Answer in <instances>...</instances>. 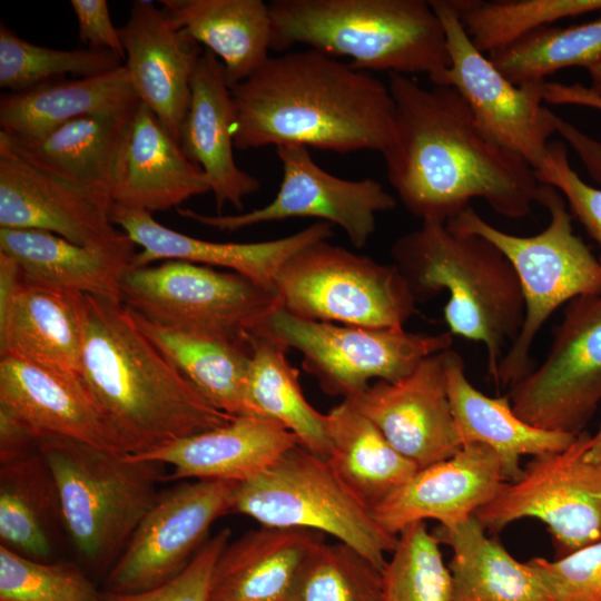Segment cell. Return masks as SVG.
Segmentation results:
<instances>
[{
  "mask_svg": "<svg viewBox=\"0 0 601 601\" xmlns=\"http://www.w3.org/2000/svg\"><path fill=\"white\" fill-rule=\"evenodd\" d=\"M387 86L394 129L382 154L387 179L410 213L446 224L474 198L511 219L531 213L540 186L535 170L481 129L454 88H424L400 73H388Z\"/></svg>",
  "mask_w": 601,
  "mask_h": 601,
  "instance_id": "6da1fadb",
  "label": "cell"
},
{
  "mask_svg": "<svg viewBox=\"0 0 601 601\" xmlns=\"http://www.w3.org/2000/svg\"><path fill=\"white\" fill-rule=\"evenodd\" d=\"M230 91L239 150L300 145L383 152L392 140L395 106L387 83L315 49L269 57Z\"/></svg>",
  "mask_w": 601,
  "mask_h": 601,
  "instance_id": "7a4b0ae2",
  "label": "cell"
},
{
  "mask_svg": "<svg viewBox=\"0 0 601 601\" xmlns=\"http://www.w3.org/2000/svg\"><path fill=\"white\" fill-rule=\"evenodd\" d=\"M80 378L128 454L224 425L236 416L208 403L145 336L125 305L81 294Z\"/></svg>",
  "mask_w": 601,
  "mask_h": 601,
  "instance_id": "3957f363",
  "label": "cell"
},
{
  "mask_svg": "<svg viewBox=\"0 0 601 601\" xmlns=\"http://www.w3.org/2000/svg\"><path fill=\"white\" fill-rule=\"evenodd\" d=\"M391 254L416 302L449 292V332L484 345L494 381L504 347L516 338L524 319L521 285L503 253L481 236L422 221L393 243Z\"/></svg>",
  "mask_w": 601,
  "mask_h": 601,
  "instance_id": "277c9868",
  "label": "cell"
},
{
  "mask_svg": "<svg viewBox=\"0 0 601 601\" xmlns=\"http://www.w3.org/2000/svg\"><path fill=\"white\" fill-rule=\"evenodd\" d=\"M272 49L304 45L347 57L364 71L412 76L432 83L450 67L443 24L424 0H274Z\"/></svg>",
  "mask_w": 601,
  "mask_h": 601,
  "instance_id": "5b68a950",
  "label": "cell"
},
{
  "mask_svg": "<svg viewBox=\"0 0 601 601\" xmlns=\"http://www.w3.org/2000/svg\"><path fill=\"white\" fill-rule=\"evenodd\" d=\"M60 499L65 531L95 570H110L165 480V465L63 439H39Z\"/></svg>",
  "mask_w": 601,
  "mask_h": 601,
  "instance_id": "8992f818",
  "label": "cell"
},
{
  "mask_svg": "<svg viewBox=\"0 0 601 601\" xmlns=\"http://www.w3.org/2000/svg\"><path fill=\"white\" fill-rule=\"evenodd\" d=\"M536 203L550 215L546 227L531 236L505 233L482 218L471 206L446 225L491 242L511 263L519 278L524 319L508 347L494 383L512 386L530 372V349L548 318L563 304L601 293V260L574 234L572 215L562 194L540 184Z\"/></svg>",
  "mask_w": 601,
  "mask_h": 601,
  "instance_id": "52a82bcc",
  "label": "cell"
},
{
  "mask_svg": "<svg viewBox=\"0 0 601 601\" xmlns=\"http://www.w3.org/2000/svg\"><path fill=\"white\" fill-rule=\"evenodd\" d=\"M230 513L247 515L265 526L332 535L381 570L386 553H392L397 542V536L377 524L372 511L329 462L300 445L258 476L238 483Z\"/></svg>",
  "mask_w": 601,
  "mask_h": 601,
  "instance_id": "ba28073f",
  "label": "cell"
},
{
  "mask_svg": "<svg viewBox=\"0 0 601 601\" xmlns=\"http://www.w3.org/2000/svg\"><path fill=\"white\" fill-rule=\"evenodd\" d=\"M279 305L312 321L402 328L416 300L395 264L316 242L294 255L275 282Z\"/></svg>",
  "mask_w": 601,
  "mask_h": 601,
  "instance_id": "9c48e42d",
  "label": "cell"
},
{
  "mask_svg": "<svg viewBox=\"0 0 601 601\" xmlns=\"http://www.w3.org/2000/svg\"><path fill=\"white\" fill-rule=\"evenodd\" d=\"M120 300L156 324L229 337L245 336L280 306L275 292L240 274L179 259L127 268Z\"/></svg>",
  "mask_w": 601,
  "mask_h": 601,
  "instance_id": "30bf717a",
  "label": "cell"
},
{
  "mask_svg": "<svg viewBox=\"0 0 601 601\" xmlns=\"http://www.w3.org/2000/svg\"><path fill=\"white\" fill-rule=\"evenodd\" d=\"M287 348L303 355V368L329 395L348 398L371 380L396 382L426 357L451 348L453 335L412 333L402 328H367L312 321L280 306L258 325Z\"/></svg>",
  "mask_w": 601,
  "mask_h": 601,
  "instance_id": "8fae6325",
  "label": "cell"
},
{
  "mask_svg": "<svg viewBox=\"0 0 601 601\" xmlns=\"http://www.w3.org/2000/svg\"><path fill=\"white\" fill-rule=\"evenodd\" d=\"M591 435L584 431L564 450L536 456L514 481L473 516L492 532L521 519L548 528L558 558L601 539V463L585 459Z\"/></svg>",
  "mask_w": 601,
  "mask_h": 601,
  "instance_id": "7c38bea8",
  "label": "cell"
},
{
  "mask_svg": "<svg viewBox=\"0 0 601 601\" xmlns=\"http://www.w3.org/2000/svg\"><path fill=\"white\" fill-rule=\"evenodd\" d=\"M509 396L515 414L532 426L583 431L601 403V293L566 304L546 357Z\"/></svg>",
  "mask_w": 601,
  "mask_h": 601,
  "instance_id": "4fadbf2b",
  "label": "cell"
},
{
  "mask_svg": "<svg viewBox=\"0 0 601 601\" xmlns=\"http://www.w3.org/2000/svg\"><path fill=\"white\" fill-rule=\"evenodd\" d=\"M446 35L450 67L433 82L454 88L481 129L525 159L534 170L544 162L556 115L543 106V83L515 86L475 48L451 0H431Z\"/></svg>",
  "mask_w": 601,
  "mask_h": 601,
  "instance_id": "5bb4252c",
  "label": "cell"
},
{
  "mask_svg": "<svg viewBox=\"0 0 601 601\" xmlns=\"http://www.w3.org/2000/svg\"><path fill=\"white\" fill-rule=\"evenodd\" d=\"M237 484L196 480L159 492L108 571L105 590L141 592L178 575L208 540L213 523L230 513Z\"/></svg>",
  "mask_w": 601,
  "mask_h": 601,
  "instance_id": "9a60e30c",
  "label": "cell"
},
{
  "mask_svg": "<svg viewBox=\"0 0 601 601\" xmlns=\"http://www.w3.org/2000/svg\"><path fill=\"white\" fill-rule=\"evenodd\" d=\"M275 150L282 167V180L275 198L266 206L236 215H205L179 207L177 213L225 231L260 223L312 217L339 226L351 244L361 249L375 230L376 215L396 207V197L380 181L336 177L319 167L305 146L284 145Z\"/></svg>",
  "mask_w": 601,
  "mask_h": 601,
  "instance_id": "2e32d148",
  "label": "cell"
},
{
  "mask_svg": "<svg viewBox=\"0 0 601 601\" xmlns=\"http://www.w3.org/2000/svg\"><path fill=\"white\" fill-rule=\"evenodd\" d=\"M345 400L418 470L463 446L447 392L445 351L426 357L400 381H376Z\"/></svg>",
  "mask_w": 601,
  "mask_h": 601,
  "instance_id": "e0dca14e",
  "label": "cell"
},
{
  "mask_svg": "<svg viewBox=\"0 0 601 601\" xmlns=\"http://www.w3.org/2000/svg\"><path fill=\"white\" fill-rule=\"evenodd\" d=\"M112 205L0 145V228L46 230L77 245L105 246L124 233L111 221Z\"/></svg>",
  "mask_w": 601,
  "mask_h": 601,
  "instance_id": "ac0fdd59",
  "label": "cell"
},
{
  "mask_svg": "<svg viewBox=\"0 0 601 601\" xmlns=\"http://www.w3.org/2000/svg\"><path fill=\"white\" fill-rule=\"evenodd\" d=\"M0 410L37 440H72L128 454L118 432L79 377L0 357Z\"/></svg>",
  "mask_w": 601,
  "mask_h": 601,
  "instance_id": "d6986e66",
  "label": "cell"
},
{
  "mask_svg": "<svg viewBox=\"0 0 601 601\" xmlns=\"http://www.w3.org/2000/svg\"><path fill=\"white\" fill-rule=\"evenodd\" d=\"M504 482L500 456L486 445L470 443L452 457L417 470L372 514L394 536L425 520L452 526L487 504Z\"/></svg>",
  "mask_w": 601,
  "mask_h": 601,
  "instance_id": "ffe728a7",
  "label": "cell"
},
{
  "mask_svg": "<svg viewBox=\"0 0 601 601\" xmlns=\"http://www.w3.org/2000/svg\"><path fill=\"white\" fill-rule=\"evenodd\" d=\"M118 31L126 52L124 66L139 101L179 144L191 77L203 53L198 42L176 27L164 7L150 1H132Z\"/></svg>",
  "mask_w": 601,
  "mask_h": 601,
  "instance_id": "44dd1931",
  "label": "cell"
},
{
  "mask_svg": "<svg viewBox=\"0 0 601 601\" xmlns=\"http://www.w3.org/2000/svg\"><path fill=\"white\" fill-rule=\"evenodd\" d=\"M110 218L115 226H119L141 247L134 257V267L147 266L161 259L218 266L240 274L272 292H275L278 273L294 255L332 236V224L318 220L293 235L273 240L217 243L178 233L159 224L150 213L117 204L111 207Z\"/></svg>",
  "mask_w": 601,
  "mask_h": 601,
  "instance_id": "7402d4cb",
  "label": "cell"
},
{
  "mask_svg": "<svg viewBox=\"0 0 601 601\" xmlns=\"http://www.w3.org/2000/svg\"><path fill=\"white\" fill-rule=\"evenodd\" d=\"M299 445L280 423L264 416H236L215 428L178 439L132 457L169 465L166 480H252Z\"/></svg>",
  "mask_w": 601,
  "mask_h": 601,
  "instance_id": "603a6c76",
  "label": "cell"
},
{
  "mask_svg": "<svg viewBox=\"0 0 601 601\" xmlns=\"http://www.w3.org/2000/svg\"><path fill=\"white\" fill-rule=\"evenodd\" d=\"M235 110L221 61L205 49L190 81V100L180 129L179 146L210 183L216 207L243 208V199L256 193L260 181L240 169L234 159Z\"/></svg>",
  "mask_w": 601,
  "mask_h": 601,
  "instance_id": "cb8c5ba5",
  "label": "cell"
},
{
  "mask_svg": "<svg viewBox=\"0 0 601 601\" xmlns=\"http://www.w3.org/2000/svg\"><path fill=\"white\" fill-rule=\"evenodd\" d=\"M135 245L125 233L111 244L89 247L46 230L0 228V253L16 262L22 282L119 302Z\"/></svg>",
  "mask_w": 601,
  "mask_h": 601,
  "instance_id": "d4e9b609",
  "label": "cell"
},
{
  "mask_svg": "<svg viewBox=\"0 0 601 601\" xmlns=\"http://www.w3.org/2000/svg\"><path fill=\"white\" fill-rule=\"evenodd\" d=\"M137 105L73 119L37 140H18L0 131V145L35 166L112 201Z\"/></svg>",
  "mask_w": 601,
  "mask_h": 601,
  "instance_id": "484cf974",
  "label": "cell"
},
{
  "mask_svg": "<svg viewBox=\"0 0 601 601\" xmlns=\"http://www.w3.org/2000/svg\"><path fill=\"white\" fill-rule=\"evenodd\" d=\"M211 191L204 170L181 150L156 115L138 102L126 141L114 204L165 211Z\"/></svg>",
  "mask_w": 601,
  "mask_h": 601,
  "instance_id": "4316f807",
  "label": "cell"
},
{
  "mask_svg": "<svg viewBox=\"0 0 601 601\" xmlns=\"http://www.w3.org/2000/svg\"><path fill=\"white\" fill-rule=\"evenodd\" d=\"M19 280L0 304V357H13L80 378L79 297Z\"/></svg>",
  "mask_w": 601,
  "mask_h": 601,
  "instance_id": "83f0119b",
  "label": "cell"
},
{
  "mask_svg": "<svg viewBox=\"0 0 601 601\" xmlns=\"http://www.w3.org/2000/svg\"><path fill=\"white\" fill-rule=\"evenodd\" d=\"M321 533L262 525L219 555L211 577L209 601H288L294 582Z\"/></svg>",
  "mask_w": 601,
  "mask_h": 601,
  "instance_id": "f1b7e54d",
  "label": "cell"
},
{
  "mask_svg": "<svg viewBox=\"0 0 601 601\" xmlns=\"http://www.w3.org/2000/svg\"><path fill=\"white\" fill-rule=\"evenodd\" d=\"M445 375L462 445L480 443L492 449L506 481L522 474V455L562 451L577 436L532 426L515 414L509 395L491 397L479 391L465 374L463 358L451 348L445 351Z\"/></svg>",
  "mask_w": 601,
  "mask_h": 601,
  "instance_id": "f546056e",
  "label": "cell"
},
{
  "mask_svg": "<svg viewBox=\"0 0 601 601\" xmlns=\"http://www.w3.org/2000/svg\"><path fill=\"white\" fill-rule=\"evenodd\" d=\"M126 308L137 327L208 403L231 416H257L247 391L252 349L246 333L229 337L170 328Z\"/></svg>",
  "mask_w": 601,
  "mask_h": 601,
  "instance_id": "4dcf8cb0",
  "label": "cell"
},
{
  "mask_svg": "<svg viewBox=\"0 0 601 601\" xmlns=\"http://www.w3.org/2000/svg\"><path fill=\"white\" fill-rule=\"evenodd\" d=\"M138 102L125 66L98 76L57 78L2 93L0 131L18 140H37L73 119Z\"/></svg>",
  "mask_w": 601,
  "mask_h": 601,
  "instance_id": "1f68e13d",
  "label": "cell"
},
{
  "mask_svg": "<svg viewBox=\"0 0 601 601\" xmlns=\"http://www.w3.org/2000/svg\"><path fill=\"white\" fill-rule=\"evenodd\" d=\"M179 29L221 60L229 88L253 76L269 58L272 17L262 0L160 1Z\"/></svg>",
  "mask_w": 601,
  "mask_h": 601,
  "instance_id": "d6a6232c",
  "label": "cell"
},
{
  "mask_svg": "<svg viewBox=\"0 0 601 601\" xmlns=\"http://www.w3.org/2000/svg\"><path fill=\"white\" fill-rule=\"evenodd\" d=\"M434 535L452 550V601H552L539 573L513 558L472 515Z\"/></svg>",
  "mask_w": 601,
  "mask_h": 601,
  "instance_id": "836d02e7",
  "label": "cell"
},
{
  "mask_svg": "<svg viewBox=\"0 0 601 601\" xmlns=\"http://www.w3.org/2000/svg\"><path fill=\"white\" fill-rule=\"evenodd\" d=\"M325 422L327 461L371 511L418 470L348 401L332 407Z\"/></svg>",
  "mask_w": 601,
  "mask_h": 601,
  "instance_id": "e575fe53",
  "label": "cell"
},
{
  "mask_svg": "<svg viewBox=\"0 0 601 601\" xmlns=\"http://www.w3.org/2000/svg\"><path fill=\"white\" fill-rule=\"evenodd\" d=\"M63 525L52 473L38 451L0 465V540L24 556L47 561Z\"/></svg>",
  "mask_w": 601,
  "mask_h": 601,
  "instance_id": "d590c367",
  "label": "cell"
},
{
  "mask_svg": "<svg viewBox=\"0 0 601 601\" xmlns=\"http://www.w3.org/2000/svg\"><path fill=\"white\" fill-rule=\"evenodd\" d=\"M246 337L252 349L247 391L256 415L277 421L300 446L327 460L325 414L305 398L299 372L286 357L288 348L259 328L246 332Z\"/></svg>",
  "mask_w": 601,
  "mask_h": 601,
  "instance_id": "8d00e7d4",
  "label": "cell"
},
{
  "mask_svg": "<svg viewBox=\"0 0 601 601\" xmlns=\"http://www.w3.org/2000/svg\"><path fill=\"white\" fill-rule=\"evenodd\" d=\"M487 58L515 86L538 85L558 70L601 61V18L570 27L545 26Z\"/></svg>",
  "mask_w": 601,
  "mask_h": 601,
  "instance_id": "74e56055",
  "label": "cell"
},
{
  "mask_svg": "<svg viewBox=\"0 0 601 601\" xmlns=\"http://www.w3.org/2000/svg\"><path fill=\"white\" fill-rule=\"evenodd\" d=\"M466 35L482 53L569 17L601 11V0H451Z\"/></svg>",
  "mask_w": 601,
  "mask_h": 601,
  "instance_id": "f35d334b",
  "label": "cell"
},
{
  "mask_svg": "<svg viewBox=\"0 0 601 601\" xmlns=\"http://www.w3.org/2000/svg\"><path fill=\"white\" fill-rule=\"evenodd\" d=\"M122 59L98 49L60 50L31 43L0 23V87L17 92L70 75L98 76L115 70Z\"/></svg>",
  "mask_w": 601,
  "mask_h": 601,
  "instance_id": "ab89813d",
  "label": "cell"
},
{
  "mask_svg": "<svg viewBox=\"0 0 601 601\" xmlns=\"http://www.w3.org/2000/svg\"><path fill=\"white\" fill-rule=\"evenodd\" d=\"M382 571L351 545L323 541L303 564L288 601H381Z\"/></svg>",
  "mask_w": 601,
  "mask_h": 601,
  "instance_id": "60d3db41",
  "label": "cell"
},
{
  "mask_svg": "<svg viewBox=\"0 0 601 601\" xmlns=\"http://www.w3.org/2000/svg\"><path fill=\"white\" fill-rule=\"evenodd\" d=\"M391 554L382 571L381 601H452L449 566L425 522L400 532Z\"/></svg>",
  "mask_w": 601,
  "mask_h": 601,
  "instance_id": "b9f144b4",
  "label": "cell"
},
{
  "mask_svg": "<svg viewBox=\"0 0 601 601\" xmlns=\"http://www.w3.org/2000/svg\"><path fill=\"white\" fill-rule=\"evenodd\" d=\"M76 564L24 556L0 544V601H101Z\"/></svg>",
  "mask_w": 601,
  "mask_h": 601,
  "instance_id": "7bdbcfd3",
  "label": "cell"
},
{
  "mask_svg": "<svg viewBox=\"0 0 601 601\" xmlns=\"http://www.w3.org/2000/svg\"><path fill=\"white\" fill-rule=\"evenodd\" d=\"M552 601H601V539L555 560L532 558Z\"/></svg>",
  "mask_w": 601,
  "mask_h": 601,
  "instance_id": "ee69618b",
  "label": "cell"
},
{
  "mask_svg": "<svg viewBox=\"0 0 601 601\" xmlns=\"http://www.w3.org/2000/svg\"><path fill=\"white\" fill-rule=\"evenodd\" d=\"M229 539V529L208 538L189 564L159 587L135 593L104 590L101 601H209L214 568Z\"/></svg>",
  "mask_w": 601,
  "mask_h": 601,
  "instance_id": "f6af8a7d",
  "label": "cell"
},
{
  "mask_svg": "<svg viewBox=\"0 0 601 601\" xmlns=\"http://www.w3.org/2000/svg\"><path fill=\"white\" fill-rule=\"evenodd\" d=\"M535 176L540 184L553 186L562 194L571 215L601 249V189L587 184L573 170L565 142H549L546 158Z\"/></svg>",
  "mask_w": 601,
  "mask_h": 601,
  "instance_id": "bcb514c9",
  "label": "cell"
},
{
  "mask_svg": "<svg viewBox=\"0 0 601 601\" xmlns=\"http://www.w3.org/2000/svg\"><path fill=\"white\" fill-rule=\"evenodd\" d=\"M70 4L78 21L81 43L98 50H109L126 59L118 28L112 24L106 0H71Z\"/></svg>",
  "mask_w": 601,
  "mask_h": 601,
  "instance_id": "7dc6e473",
  "label": "cell"
},
{
  "mask_svg": "<svg viewBox=\"0 0 601 601\" xmlns=\"http://www.w3.org/2000/svg\"><path fill=\"white\" fill-rule=\"evenodd\" d=\"M38 440L11 415L0 410V465L37 451Z\"/></svg>",
  "mask_w": 601,
  "mask_h": 601,
  "instance_id": "c3c4849f",
  "label": "cell"
},
{
  "mask_svg": "<svg viewBox=\"0 0 601 601\" xmlns=\"http://www.w3.org/2000/svg\"><path fill=\"white\" fill-rule=\"evenodd\" d=\"M556 132L573 148L592 179L601 183V142L561 117L556 120Z\"/></svg>",
  "mask_w": 601,
  "mask_h": 601,
  "instance_id": "681fc988",
  "label": "cell"
},
{
  "mask_svg": "<svg viewBox=\"0 0 601 601\" xmlns=\"http://www.w3.org/2000/svg\"><path fill=\"white\" fill-rule=\"evenodd\" d=\"M585 459L593 463H601V421L595 434L591 435Z\"/></svg>",
  "mask_w": 601,
  "mask_h": 601,
  "instance_id": "f907efd6",
  "label": "cell"
},
{
  "mask_svg": "<svg viewBox=\"0 0 601 601\" xmlns=\"http://www.w3.org/2000/svg\"><path fill=\"white\" fill-rule=\"evenodd\" d=\"M591 87L589 88L593 93L601 97V61L588 68Z\"/></svg>",
  "mask_w": 601,
  "mask_h": 601,
  "instance_id": "816d5d0a",
  "label": "cell"
}]
</instances>
